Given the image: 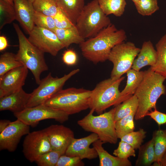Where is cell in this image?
<instances>
[{"label":"cell","instance_id":"cell-1","mask_svg":"<svg viewBox=\"0 0 166 166\" xmlns=\"http://www.w3.org/2000/svg\"><path fill=\"white\" fill-rule=\"evenodd\" d=\"M126 38L125 31L117 30L112 23L95 36L85 40L79 45L80 47L85 58L96 64L108 60L113 48Z\"/></svg>","mask_w":166,"mask_h":166},{"label":"cell","instance_id":"cell-2","mask_svg":"<svg viewBox=\"0 0 166 166\" xmlns=\"http://www.w3.org/2000/svg\"><path fill=\"white\" fill-rule=\"evenodd\" d=\"M143 79L134 93L138 101V108L134 116L136 120L142 119L152 111L156 109L158 99L166 93L163 83L166 79L152 71L150 68L144 71Z\"/></svg>","mask_w":166,"mask_h":166},{"label":"cell","instance_id":"cell-3","mask_svg":"<svg viewBox=\"0 0 166 166\" xmlns=\"http://www.w3.org/2000/svg\"><path fill=\"white\" fill-rule=\"evenodd\" d=\"M91 90L71 87L61 89L43 104L62 111L69 115L89 108Z\"/></svg>","mask_w":166,"mask_h":166},{"label":"cell","instance_id":"cell-4","mask_svg":"<svg viewBox=\"0 0 166 166\" xmlns=\"http://www.w3.org/2000/svg\"><path fill=\"white\" fill-rule=\"evenodd\" d=\"M13 25L19 42L18 50L16 54L17 58L31 72L36 83L38 85L41 81L42 73L48 70L44 53L29 41L17 24L14 23Z\"/></svg>","mask_w":166,"mask_h":166},{"label":"cell","instance_id":"cell-5","mask_svg":"<svg viewBox=\"0 0 166 166\" xmlns=\"http://www.w3.org/2000/svg\"><path fill=\"white\" fill-rule=\"evenodd\" d=\"M111 24L110 18L100 8L98 0H92L85 6L75 26L81 36L85 39L95 36Z\"/></svg>","mask_w":166,"mask_h":166},{"label":"cell","instance_id":"cell-6","mask_svg":"<svg viewBox=\"0 0 166 166\" xmlns=\"http://www.w3.org/2000/svg\"><path fill=\"white\" fill-rule=\"evenodd\" d=\"M115 107L98 116L93 115V110L78 121V124L85 131L96 134L104 143L115 144L118 138L115 128Z\"/></svg>","mask_w":166,"mask_h":166},{"label":"cell","instance_id":"cell-7","mask_svg":"<svg viewBox=\"0 0 166 166\" xmlns=\"http://www.w3.org/2000/svg\"><path fill=\"white\" fill-rule=\"evenodd\" d=\"M124 78V77L117 79L110 77L98 83L91 90L89 109L100 114L111 106L118 105L120 93L119 87Z\"/></svg>","mask_w":166,"mask_h":166},{"label":"cell","instance_id":"cell-8","mask_svg":"<svg viewBox=\"0 0 166 166\" xmlns=\"http://www.w3.org/2000/svg\"><path fill=\"white\" fill-rule=\"evenodd\" d=\"M140 50V48L137 47L133 43L130 42H124L114 46L108 59L113 65L110 78H120L131 69Z\"/></svg>","mask_w":166,"mask_h":166},{"label":"cell","instance_id":"cell-9","mask_svg":"<svg viewBox=\"0 0 166 166\" xmlns=\"http://www.w3.org/2000/svg\"><path fill=\"white\" fill-rule=\"evenodd\" d=\"M80 71L78 69H73L63 76H52L51 73L41 79L39 86L32 93L26 108L42 104L54 94L62 89L65 82Z\"/></svg>","mask_w":166,"mask_h":166},{"label":"cell","instance_id":"cell-10","mask_svg":"<svg viewBox=\"0 0 166 166\" xmlns=\"http://www.w3.org/2000/svg\"><path fill=\"white\" fill-rule=\"evenodd\" d=\"M14 115L17 119L32 127H35L40 121L48 119H53L62 123L68 120L69 116L62 111L43 104L26 108Z\"/></svg>","mask_w":166,"mask_h":166},{"label":"cell","instance_id":"cell-11","mask_svg":"<svg viewBox=\"0 0 166 166\" xmlns=\"http://www.w3.org/2000/svg\"><path fill=\"white\" fill-rule=\"evenodd\" d=\"M28 39L34 45L44 53L56 56L65 48L56 34L49 30L35 26Z\"/></svg>","mask_w":166,"mask_h":166},{"label":"cell","instance_id":"cell-12","mask_svg":"<svg viewBox=\"0 0 166 166\" xmlns=\"http://www.w3.org/2000/svg\"><path fill=\"white\" fill-rule=\"evenodd\" d=\"M51 150L48 137L43 129L29 132L23 142L24 155L31 163L35 162L41 155Z\"/></svg>","mask_w":166,"mask_h":166},{"label":"cell","instance_id":"cell-13","mask_svg":"<svg viewBox=\"0 0 166 166\" xmlns=\"http://www.w3.org/2000/svg\"><path fill=\"white\" fill-rule=\"evenodd\" d=\"M30 132V126L17 119L0 133V150L13 152L22 137Z\"/></svg>","mask_w":166,"mask_h":166},{"label":"cell","instance_id":"cell-14","mask_svg":"<svg viewBox=\"0 0 166 166\" xmlns=\"http://www.w3.org/2000/svg\"><path fill=\"white\" fill-rule=\"evenodd\" d=\"M43 130L48 137L52 150L65 154L74 138L73 131L68 127L58 124L51 125Z\"/></svg>","mask_w":166,"mask_h":166},{"label":"cell","instance_id":"cell-15","mask_svg":"<svg viewBox=\"0 0 166 166\" xmlns=\"http://www.w3.org/2000/svg\"><path fill=\"white\" fill-rule=\"evenodd\" d=\"M28 72V69L22 65L10 70L0 77V98L22 88Z\"/></svg>","mask_w":166,"mask_h":166},{"label":"cell","instance_id":"cell-16","mask_svg":"<svg viewBox=\"0 0 166 166\" xmlns=\"http://www.w3.org/2000/svg\"><path fill=\"white\" fill-rule=\"evenodd\" d=\"M99 139L97 135L94 133L81 138H74L67 148L65 155L70 156H77L82 160L96 158L98 155L96 150L93 147L91 148L89 146Z\"/></svg>","mask_w":166,"mask_h":166},{"label":"cell","instance_id":"cell-17","mask_svg":"<svg viewBox=\"0 0 166 166\" xmlns=\"http://www.w3.org/2000/svg\"><path fill=\"white\" fill-rule=\"evenodd\" d=\"M16 20L29 34L35 26V10L33 3L28 0H13Z\"/></svg>","mask_w":166,"mask_h":166},{"label":"cell","instance_id":"cell-18","mask_svg":"<svg viewBox=\"0 0 166 166\" xmlns=\"http://www.w3.org/2000/svg\"><path fill=\"white\" fill-rule=\"evenodd\" d=\"M31 96L21 89L0 98V111L9 110L14 113L20 112L26 108Z\"/></svg>","mask_w":166,"mask_h":166},{"label":"cell","instance_id":"cell-19","mask_svg":"<svg viewBox=\"0 0 166 166\" xmlns=\"http://www.w3.org/2000/svg\"><path fill=\"white\" fill-rule=\"evenodd\" d=\"M157 60L156 51L152 43L150 41H145L142 44L137 58L134 60L132 68L139 71L144 66H153L156 64Z\"/></svg>","mask_w":166,"mask_h":166},{"label":"cell","instance_id":"cell-20","mask_svg":"<svg viewBox=\"0 0 166 166\" xmlns=\"http://www.w3.org/2000/svg\"><path fill=\"white\" fill-rule=\"evenodd\" d=\"M104 143L98 139L93 143L99 157L100 166H131L132 163L128 159H122L109 154L102 146Z\"/></svg>","mask_w":166,"mask_h":166},{"label":"cell","instance_id":"cell-21","mask_svg":"<svg viewBox=\"0 0 166 166\" xmlns=\"http://www.w3.org/2000/svg\"><path fill=\"white\" fill-rule=\"evenodd\" d=\"M126 73V84L124 89L120 92L118 104L134 94L143 79L144 72V71H137L130 69Z\"/></svg>","mask_w":166,"mask_h":166},{"label":"cell","instance_id":"cell-22","mask_svg":"<svg viewBox=\"0 0 166 166\" xmlns=\"http://www.w3.org/2000/svg\"><path fill=\"white\" fill-rule=\"evenodd\" d=\"M59 8L75 26L84 8L85 0H55Z\"/></svg>","mask_w":166,"mask_h":166},{"label":"cell","instance_id":"cell-23","mask_svg":"<svg viewBox=\"0 0 166 166\" xmlns=\"http://www.w3.org/2000/svg\"><path fill=\"white\" fill-rule=\"evenodd\" d=\"M54 32L65 48L73 44L80 45L85 40L81 36L75 26L66 29L56 28Z\"/></svg>","mask_w":166,"mask_h":166},{"label":"cell","instance_id":"cell-24","mask_svg":"<svg viewBox=\"0 0 166 166\" xmlns=\"http://www.w3.org/2000/svg\"><path fill=\"white\" fill-rule=\"evenodd\" d=\"M157 60L151 69L166 79V34L163 36L156 45Z\"/></svg>","mask_w":166,"mask_h":166},{"label":"cell","instance_id":"cell-25","mask_svg":"<svg viewBox=\"0 0 166 166\" xmlns=\"http://www.w3.org/2000/svg\"><path fill=\"white\" fill-rule=\"evenodd\" d=\"M139 149V153L135 165L150 166L156 161L154 141L152 138L142 145Z\"/></svg>","mask_w":166,"mask_h":166},{"label":"cell","instance_id":"cell-26","mask_svg":"<svg viewBox=\"0 0 166 166\" xmlns=\"http://www.w3.org/2000/svg\"><path fill=\"white\" fill-rule=\"evenodd\" d=\"M138 105V100L136 96L134 94L115 106L114 114L115 122L132 113H136Z\"/></svg>","mask_w":166,"mask_h":166},{"label":"cell","instance_id":"cell-27","mask_svg":"<svg viewBox=\"0 0 166 166\" xmlns=\"http://www.w3.org/2000/svg\"><path fill=\"white\" fill-rule=\"evenodd\" d=\"M101 9L106 15L113 14L121 17L124 14L126 5L125 0H98Z\"/></svg>","mask_w":166,"mask_h":166},{"label":"cell","instance_id":"cell-28","mask_svg":"<svg viewBox=\"0 0 166 166\" xmlns=\"http://www.w3.org/2000/svg\"><path fill=\"white\" fill-rule=\"evenodd\" d=\"M152 138L156 156V161L153 165L160 166L161 159L166 151V130L155 131Z\"/></svg>","mask_w":166,"mask_h":166},{"label":"cell","instance_id":"cell-29","mask_svg":"<svg viewBox=\"0 0 166 166\" xmlns=\"http://www.w3.org/2000/svg\"><path fill=\"white\" fill-rule=\"evenodd\" d=\"M22 65L16 54L9 52L4 53L0 56V77L10 70Z\"/></svg>","mask_w":166,"mask_h":166},{"label":"cell","instance_id":"cell-30","mask_svg":"<svg viewBox=\"0 0 166 166\" xmlns=\"http://www.w3.org/2000/svg\"><path fill=\"white\" fill-rule=\"evenodd\" d=\"M135 113L124 117L115 122V128L118 138L121 139L125 135L134 131V119Z\"/></svg>","mask_w":166,"mask_h":166},{"label":"cell","instance_id":"cell-31","mask_svg":"<svg viewBox=\"0 0 166 166\" xmlns=\"http://www.w3.org/2000/svg\"><path fill=\"white\" fill-rule=\"evenodd\" d=\"M33 4L36 11L53 17L59 9L55 0H35Z\"/></svg>","mask_w":166,"mask_h":166},{"label":"cell","instance_id":"cell-32","mask_svg":"<svg viewBox=\"0 0 166 166\" xmlns=\"http://www.w3.org/2000/svg\"><path fill=\"white\" fill-rule=\"evenodd\" d=\"M15 20L16 15L14 6L4 0H0V30Z\"/></svg>","mask_w":166,"mask_h":166},{"label":"cell","instance_id":"cell-33","mask_svg":"<svg viewBox=\"0 0 166 166\" xmlns=\"http://www.w3.org/2000/svg\"><path fill=\"white\" fill-rule=\"evenodd\" d=\"M134 4L138 13L143 16L151 15L159 9L157 0H139Z\"/></svg>","mask_w":166,"mask_h":166},{"label":"cell","instance_id":"cell-34","mask_svg":"<svg viewBox=\"0 0 166 166\" xmlns=\"http://www.w3.org/2000/svg\"><path fill=\"white\" fill-rule=\"evenodd\" d=\"M146 132L143 128L133 131L122 137L121 140L125 142L132 146L135 149H139L142 145L146 137Z\"/></svg>","mask_w":166,"mask_h":166},{"label":"cell","instance_id":"cell-35","mask_svg":"<svg viewBox=\"0 0 166 166\" xmlns=\"http://www.w3.org/2000/svg\"><path fill=\"white\" fill-rule=\"evenodd\" d=\"M34 22L36 26L46 29L54 32L56 28L53 17L45 15L35 10L34 15Z\"/></svg>","mask_w":166,"mask_h":166},{"label":"cell","instance_id":"cell-36","mask_svg":"<svg viewBox=\"0 0 166 166\" xmlns=\"http://www.w3.org/2000/svg\"><path fill=\"white\" fill-rule=\"evenodd\" d=\"M62 155L60 152L51 150L41 155L35 162L38 166H56Z\"/></svg>","mask_w":166,"mask_h":166},{"label":"cell","instance_id":"cell-37","mask_svg":"<svg viewBox=\"0 0 166 166\" xmlns=\"http://www.w3.org/2000/svg\"><path fill=\"white\" fill-rule=\"evenodd\" d=\"M135 149L127 143L121 140L117 148L114 150L113 154L122 159H128L130 156H136Z\"/></svg>","mask_w":166,"mask_h":166},{"label":"cell","instance_id":"cell-38","mask_svg":"<svg viewBox=\"0 0 166 166\" xmlns=\"http://www.w3.org/2000/svg\"><path fill=\"white\" fill-rule=\"evenodd\" d=\"M84 163L79 157L65 154L60 156L56 166H83Z\"/></svg>","mask_w":166,"mask_h":166},{"label":"cell","instance_id":"cell-39","mask_svg":"<svg viewBox=\"0 0 166 166\" xmlns=\"http://www.w3.org/2000/svg\"><path fill=\"white\" fill-rule=\"evenodd\" d=\"M53 18L57 28L66 29L75 26L59 8Z\"/></svg>","mask_w":166,"mask_h":166},{"label":"cell","instance_id":"cell-40","mask_svg":"<svg viewBox=\"0 0 166 166\" xmlns=\"http://www.w3.org/2000/svg\"><path fill=\"white\" fill-rule=\"evenodd\" d=\"M62 60L63 62L67 65H73L76 63L77 61V53L73 49H68L64 52Z\"/></svg>","mask_w":166,"mask_h":166},{"label":"cell","instance_id":"cell-41","mask_svg":"<svg viewBox=\"0 0 166 166\" xmlns=\"http://www.w3.org/2000/svg\"><path fill=\"white\" fill-rule=\"evenodd\" d=\"M147 116H150L159 126L166 123V114L158 111L156 109L150 112Z\"/></svg>","mask_w":166,"mask_h":166},{"label":"cell","instance_id":"cell-42","mask_svg":"<svg viewBox=\"0 0 166 166\" xmlns=\"http://www.w3.org/2000/svg\"><path fill=\"white\" fill-rule=\"evenodd\" d=\"M7 41L6 37L3 36H0V51H2L5 49L8 46Z\"/></svg>","mask_w":166,"mask_h":166},{"label":"cell","instance_id":"cell-43","mask_svg":"<svg viewBox=\"0 0 166 166\" xmlns=\"http://www.w3.org/2000/svg\"><path fill=\"white\" fill-rule=\"evenodd\" d=\"M11 121L8 120H2L0 121V133L10 124Z\"/></svg>","mask_w":166,"mask_h":166},{"label":"cell","instance_id":"cell-44","mask_svg":"<svg viewBox=\"0 0 166 166\" xmlns=\"http://www.w3.org/2000/svg\"><path fill=\"white\" fill-rule=\"evenodd\" d=\"M160 166H166V151L161 159Z\"/></svg>","mask_w":166,"mask_h":166},{"label":"cell","instance_id":"cell-45","mask_svg":"<svg viewBox=\"0 0 166 166\" xmlns=\"http://www.w3.org/2000/svg\"><path fill=\"white\" fill-rule=\"evenodd\" d=\"M6 2L11 5L12 6H14L13 0H4Z\"/></svg>","mask_w":166,"mask_h":166},{"label":"cell","instance_id":"cell-46","mask_svg":"<svg viewBox=\"0 0 166 166\" xmlns=\"http://www.w3.org/2000/svg\"><path fill=\"white\" fill-rule=\"evenodd\" d=\"M133 2L134 3L138 2L139 0H132Z\"/></svg>","mask_w":166,"mask_h":166},{"label":"cell","instance_id":"cell-47","mask_svg":"<svg viewBox=\"0 0 166 166\" xmlns=\"http://www.w3.org/2000/svg\"><path fill=\"white\" fill-rule=\"evenodd\" d=\"M28 0L33 3L35 0Z\"/></svg>","mask_w":166,"mask_h":166}]
</instances>
